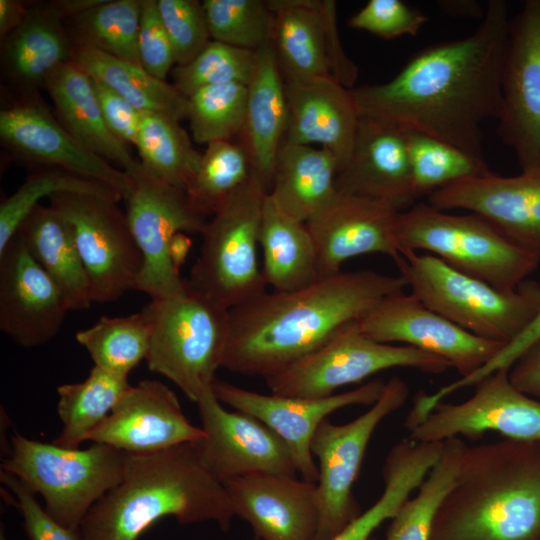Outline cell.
<instances>
[{
  "instance_id": "cell-22",
  "label": "cell",
  "mask_w": 540,
  "mask_h": 540,
  "mask_svg": "<svg viewBox=\"0 0 540 540\" xmlns=\"http://www.w3.org/2000/svg\"><path fill=\"white\" fill-rule=\"evenodd\" d=\"M204 436L203 429L185 416L174 391L160 381L143 380L130 387L85 441L143 454L196 442Z\"/></svg>"
},
{
  "instance_id": "cell-28",
  "label": "cell",
  "mask_w": 540,
  "mask_h": 540,
  "mask_svg": "<svg viewBox=\"0 0 540 540\" xmlns=\"http://www.w3.org/2000/svg\"><path fill=\"white\" fill-rule=\"evenodd\" d=\"M255 53L254 71L247 84L245 122L237 142L245 149L253 173L269 193L285 137L288 107L285 81L272 42Z\"/></svg>"
},
{
  "instance_id": "cell-35",
  "label": "cell",
  "mask_w": 540,
  "mask_h": 540,
  "mask_svg": "<svg viewBox=\"0 0 540 540\" xmlns=\"http://www.w3.org/2000/svg\"><path fill=\"white\" fill-rule=\"evenodd\" d=\"M73 61L142 113L160 114L179 122L188 118L189 99L142 66L87 46H75Z\"/></svg>"
},
{
  "instance_id": "cell-32",
  "label": "cell",
  "mask_w": 540,
  "mask_h": 540,
  "mask_svg": "<svg viewBox=\"0 0 540 540\" xmlns=\"http://www.w3.org/2000/svg\"><path fill=\"white\" fill-rule=\"evenodd\" d=\"M338 170L328 149L282 143L268 194L283 212L306 223L335 194Z\"/></svg>"
},
{
  "instance_id": "cell-47",
  "label": "cell",
  "mask_w": 540,
  "mask_h": 540,
  "mask_svg": "<svg viewBox=\"0 0 540 540\" xmlns=\"http://www.w3.org/2000/svg\"><path fill=\"white\" fill-rule=\"evenodd\" d=\"M178 66L189 64L211 42L203 4L197 0H157Z\"/></svg>"
},
{
  "instance_id": "cell-29",
  "label": "cell",
  "mask_w": 540,
  "mask_h": 540,
  "mask_svg": "<svg viewBox=\"0 0 540 540\" xmlns=\"http://www.w3.org/2000/svg\"><path fill=\"white\" fill-rule=\"evenodd\" d=\"M64 128L86 149L126 174L136 172L141 163L106 124L90 75L69 61L47 80L45 88Z\"/></svg>"
},
{
  "instance_id": "cell-8",
  "label": "cell",
  "mask_w": 540,
  "mask_h": 540,
  "mask_svg": "<svg viewBox=\"0 0 540 540\" xmlns=\"http://www.w3.org/2000/svg\"><path fill=\"white\" fill-rule=\"evenodd\" d=\"M125 453L103 443L85 449L43 443L15 433L1 470L16 476L63 526L80 529L90 509L121 480Z\"/></svg>"
},
{
  "instance_id": "cell-3",
  "label": "cell",
  "mask_w": 540,
  "mask_h": 540,
  "mask_svg": "<svg viewBox=\"0 0 540 540\" xmlns=\"http://www.w3.org/2000/svg\"><path fill=\"white\" fill-rule=\"evenodd\" d=\"M214 522L228 531L235 517L223 482L202 463L194 442L162 451L125 453L120 482L87 513L84 540H138L157 521Z\"/></svg>"
},
{
  "instance_id": "cell-33",
  "label": "cell",
  "mask_w": 540,
  "mask_h": 540,
  "mask_svg": "<svg viewBox=\"0 0 540 540\" xmlns=\"http://www.w3.org/2000/svg\"><path fill=\"white\" fill-rule=\"evenodd\" d=\"M262 273L273 291H293L320 276L314 242L306 223L283 212L266 194L259 229Z\"/></svg>"
},
{
  "instance_id": "cell-25",
  "label": "cell",
  "mask_w": 540,
  "mask_h": 540,
  "mask_svg": "<svg viewBox=\"0 0 540 540\" xmlns=\"http://www.w3.org/2000/svg\"><path fill=\"white\" fill-rule=\"evenodd\" d=\"M335 189L382 201L398 212L415 205L418 198L405 133L360 118L350 157L337 173Z\"/></svg>"
},
{
  "instance_id": "cell-54",
  "label": "cell",
  "mask_w": 540,
  "mask_h": 540,
  "mask_svg": "<svg viewBox=\"0 0 540 540\" xmlns=\"http://www.w3.org/2000/svg\"><path fill=\"white\" fill-rule=\"evenodd\" d=\"M30 3L20 0H0L1 41L17 29L29 11Z\"/></svg>"
},
{
  "instance_id": "cell-26",
  "label": "cell",
  "mask_w": 540,
  "mask_h": 540,
  "mask_svg": "<svg viewBox=\"0 0 540 540\" xmlns=\"http://www.w3.org/2000/svg\"><path fill=\"white\" fill-rule=\"evenodd\" d=\"M285 94L288 120L283 143L318 144L333 153L340 170L350 157L360 119L351 89L328 76L285 81Z\"/></svg>"
},
{
  "instance_id": "cell-5",
  "label": "cell",
  "mask_w": 540,
  "mask_h": 540,
  "mask_svg": "<svg viewBox=\"0 0 540 540\" xmlns=\"http://www.w3.org/2000/svg\"><path fill=\"white\" fill-rule=\"evenodd\" d=\"M395 264L410 293L423 304L487 340L509 343L540 310V283L535 280L502 290L434 255L412 250H403Z\"/></svg>"
},
{
  "instance_id": "cell-45",
  "label": "cell",
  "mask_w": 540,
  "mask_h": 540,
  "mask_svg": "<svg viewBox=\"0 0 540 540\" xmlns=\"http://www.w3.org/2000/svg\"><path fill=\"white\" fill-rule=\"evenodd\" d=\"M211 39L257 51L272 42L273 14L264 0H204Z\"/></svg>"
},
{
  "instance_id": "cell-6",
  "label": "cell",
  "mask_w": 540,
  "mask_h": 540,
  "mask_svg": "<svg viewBox=\"0 0 540 540\" xmlns=\"http://www.w3.org/2000/svg\"><path fill=\"white\" fill-rule=\"evenodd\" d=\"M395 230L403 250L434 255L502 290L518 287L540 262V256L472 212L455 214L417 202L397 213Z\"/></svg>"
},
{
  "instance_id": "cell-9",
  "label": "cell",
  "mask_w": 540,
  "mask_h": 540,
  "mask_svg": "<svg viewBox=\"0 0 540 540\" xmlns=\"http://www.w3.org/2000/svg\"><path fill=\"white\" fill-rule=\"evenodd\" d=\"M267 191L253 174L248 184L207 221L187 282L230 310L266 292L258 259L259 229Z\"/></svg>"
},
{
  "instance_id": "cell-38",
  "label": "cell",
  "mask_w": 540,
  "mask_h": 540,
  "mask_svg": "<svg viewBox=\"0 0 540 540\" xmlns=\"http://www.w3.org/2000/svg\"><path fill=\"white\" fill-rule=\"evenodd\" d=\"M142 0H100L68 19L74 46H87L141 65L138 32ZM67 21V20H66Z\"/></svg>"
},
{
  "instance_id": "cell-1",
  "label": "cell",
  "mask_w": 540,
  "mask_h": 540,
  "mask_svg": "<svg viewBox=\"0 0 540 540\" xmlns=\"http://www.w3.org/2000/svg\"><path fill=\"white\" fill-rule=\"evenodd\" d=\"M503 0H489L476 30L426 46L389 81L352 88L360 118L416 132L484 159L482 125L499 119L509 25Z\"/></svg>"
},
{
  "instance_id": "cell-19",
  "label": "cell",
  "mask_w": 540,
  "mask_h": 540,
  "mask_svg": "<svg viewBox=\"0 0 540 540\" xmlns=\"http://www.w3.org/2000/svg\"><path fill=\"white\" fill-rule=\"evenodd\" d=\"M2 144L19 161L50 165L105 183L123 200L129 176L79 143L53 115L39 93L16 95L0 110Z\"/></svg>"
},
{
  "instance_id": "cell-41",
  "label": "cell",
  "mask_w": 540,
  "mask_h": 540,
  "mask_svg": "<svg viewBox=\"0 0 540 540\" xmlns=\"http://www.w3.org/2000/svg\"><path fill=\"white\" fill-rule=\"evenodd\" d=\"M58 193L91 194L117 202L123 199L117 190L105 183L58 166H36L18 189L0 204V251L40 200Z\"/></svg>"
},
{
  "instance_id": "cell-50",
  "label": "cell",
  "mask_w": 540,
  "mask_h": 540,
  "mask_svg": "<svg viewBox=\"0 0 540 540\" xmlns=\"http://www.w3.org/2000/svg\"><path fill=\"white\" fill-rule=\"evenodd\" d=\"M138 50L142 67L152 76L165 80L176 60L157 0H142Z\"/></svg>"
},
{
  "instance_id": "cell-37",
  "label": "cell",
  "mask_w": 540,
  "mask_h": 540,
  "mask_svg": "<svg viewBox=\"0 0 540 540\" xmlns=\"http://www.w3.org/2000/svg\"><path fill=\"white\" fill-rule=\"evenodd\" d=\"M467 445L461 438L443 443L441 454L414 497L391 519L386 540H431L439 510L453 487Z\"/></svg>"
},
{
  "instance_id": "cell-31",
  "label": "cell",
  "mask_w": 540,
  "mask_h": 540,
  "mask_svg": "<svg viewBox=\"0 0 540 540\" xmlns=\"http://www.w3.org/2000/svg\"><path fill=\"white\" fill-rule=\"evenodd\" d=\"M16 234L56 283L69 310L88 309L93 303L89 282L68 221L51 205L40 203Z\"/></svg>"
},
{
  "instance_id": "cell-14",
  "label": "cell",
  "mask_w": 540,
  "mask_h": 540,
  "mask_svg": "<svg viewBox=\"0 0 540 540\" xmlns=\"http://www.w3.org/2000/svg\"><path fill=\"white\" fill-rule=\"evenodd\" d=\"M501 93L497 135L521 171L540 168V0H527L509 20Z\"/></svg>"
},
{
  "instance_id": "cell-16",
  "label": "cell",
  "mask_w": 540,
  "mask_h": 540,
  "mask_svg": "<svg viewBox=\"0 0 540 540\" xmlns=\"http://www.w3.org/2000/svg\"><path fill=\"white\" fill-rule=\"evenodd\" d=\"M359 325L376 341L412 346L446 360L459 378L475 373L505 345L464 330L404 291L379 301Z\"/></svg>"
},
{
  "instance_id": "cell-51",
  "label": "cell",
  "mask_w": 540,
  "mask_h": 540,
  "mask_svg": "<svg viewBox=\"0 0 540 540\" xmlns=\"http://www.w3.org/2000/svg\"><path fill=\"white\" fill-rule=\"evenodd\" d=\"M539 340L540 310L528 326L512 341L505 344L487 364L467 377L458 378L457 380L440 387L430 394V402L436 404L460 389L475 386L480 380L497 370L509 369L530 346Z\"/></svg>"
},
{
  "instance_id": "cell-39",
  "label": "cell",
  "mask_w": 540,
  "mask_h": 540,
  "mask_svg": "<svg viewBox=\"0 0 540 540\" xmlns=\"http://www.w3.org/2000/svg\"><path fill=\"white\" fill-rule=\"evenodd\" d=\"M135 146L143 168L156 178L186 191L201 158L179 121L142 113Z\"/></svg>"
},
{
  "instance_id": "cell-42",
  "label": "cell",
  "mask_w": 540,
  "mask_h": 540,
  "mask_svg": "<svg viewBox=\"0 0 540 540\" xmlns=\"http://www.w3.org/2000/svg\"><path fill=\"white\" fill-rule=\"evenodd\" d=\"M253 174L250 159L238 142H211L201 153L185 193L201 214L213 216L248 184Z\"/></svg>"
},
{
  "instance_id": "cell-55",
  "label": "cell",
  "mask_w": 540,
  "mask_h": 540,
  "mask_svg": "<svg viewBox=\"0 0 540 540\" xmlns=\"http://www.w3.org/2000/svg\"><path fill=\"white\" fill-rule=\"evenodd\" d=\"M440 7L452 16L483 18L485 11L475 1H441Z\"/></svg>"
},
{
  "instance_id": "cell-52",
  "label": "cell",
  "mask_w": 540,
  "mask_h": 540,
  "mask_svg": "<svg viewBox=\"0 0 540 540\" xmlns=\"http://www.w3.org/2000/svg\"><path fill=\"white\" fill-rule=\"evenodd\" d=\"M95 93L106 124L125 144H136L142 112L105 84L93 79Z\"/></svg>"
},
{
  "instance_id": "cell-27",
  "label": "cell",
  "mask_w": 540,
  "mask_h": 540,
  "mask_svg": "<svg viewBox=\"0 0 540 540\" xmlns=\"http://www.w3.org/2000/svg\"><path fill=\"white\" fill-rule=\"evenodd\" d=\"M51 1L30 4L22 24L4 38L1 68L16 95L36 94L62 65L73 60L74 44Z\"/></svg>"
},
{
  "instance_id": "cell-17",
  "label": "cell",
  "mask_w": 540,
  "mask_h": 540,
  "mask_svg": "<svg viewBox=\"0 0 540 540\" xmlns=\"http://www.w3.org/2000/svg\"><path fill=\"white\" fill-rule=\"evenodd\" d=\"M384 386L385 381L376 378L356 389L328 397L302 398L262 394L216 379L212 390L222 404L257 418L275 432L288 446L301 478L316 483L319 471L311 442L318 426L339 409L371 406L379 399Z\"/></svg>"
},
{
  "instance_id": "cell-36",
  "label": "cell",
  "mask_w": 540,
  "mask_h": 540,
  "mask_svg": "<svg viewBox=\"0 0 540 540\" xmlns=\"http://www.w3.org/2000/svg\"><path fill=\"white\" fill-rule=\"evenodd\" d=\"M127 377L93 366L87 378L57 388V411L62 430L52 441L65 448H80L86 436L111 413L130 389Z\"/></svg>"
},
{
  "instance_id": "cell-44",
  "label": "cell",
  "mask_w": 540,
  "mask_h": 540,
  "mask_svg": "<svg viewBox=\"0 0 540 540\" xmlns=\"http://www.w3.org/2000/svg\"><path fill=\"white\" fill-rule=\"evenodd\" d=\"M188 120L198 144L233 141L242 132L247 105V85L228 83L208 86L189 98Z\"/></svg>"
},
{
  "instance_id": "cell-43",
  "label": "cell",
  "mask_w": 540,
  "mask_h": 540,
  "mask_svg": "<svg viewBox=\"0 0 540 540\" xmlns=\"http://www.w3.org/2000/svg\"><path fill=\"white\" fill-rule=\"evenodd\" d=\"M404 133L418 199L460 180L492 172L484 159L473 157L449 143L421 133Z\"/></svg>"
},
{
  "instance_id": "cell-56",
  "label": "cell",
  "mask_w": 540,
  "mask_h": 540,
  "mask_svg": "<svg viewBox=\"0 0 540 540\" xmlns=\"http://www.w3.org/2000/svg\"><path fill=\"white\" fill-rule=\"evenodd\" d=\"M0 540H8L6 535H5V531H4V527L3 525H1V528H0Z\"/></svg>"
},
{
  "instance_id": "cell-4",
  "label": "cell",
  "mask_w": 540,
  "mask_h": 540,
  "mask_svg": "<svg viewBox=\"0 0 540 540\" xmlns=\"http://www.w3.org/2000/svg\"><path fill=\"white\" fill-rule=\"evenodd\" d=\"M431 540H540V441L467 445Z\"/></svg>"
},
{
  "instance_id": "cell-49",
  "label": "cell",
  "mask_w": 540,
  "mask_h": 540,
  "mask_svg": "<svg viewBox=\"0 0 540 540\" xmlns=\"http://www.w3.org/2000/svg\"><path fill=\"white\" fill-rule=\"evenodd\" d=\"M0 481L9 491L10 501L19 510L29 540H84L80 529H70L50 516L36 500V494L16 476L0 471Z\"/></svg>"
},
{
  "instance_id": "cell-10",
  "label": "cell",
  "mask_w": 540,
  "mask_h": 540,
  "mask_svg": "<svg viewBox=\"0 0 540 540\" xmlns=\"http://www.w3.org/2000/svg\"><path fill=\"white\" fill-rule=\"evenodd\" d=\"M393 368L440 375L452 367L446 360L412 346L376 341L355 321L319 349L264 379L274 395L322 398Z\"/></svg>"
},
{
  "instance_id": "cell-2",
  "label": "cell",
  "mask_w": 540,
  "mask_h": 540,
  "mask_svg": "<svg viewBox=\"0 0 540 540\" xmlns=\"http://www.w3.org/2000/svg\"><path fill=\"white\" fill-rule=\"evenodd\" d=\"M406 287L400 275L356 270L293 291H266L228 310L222 368L266 378L319 349L379 301Z\"/></svg>"
},
{
  "instance_id": "cell-12",
  "label": "cell",
  "mask_w": 540,
  "mask_h": 540,
  "mask_svg": "<svg viewBox=\"0 0 540 540\" xmlns=\"http://www.w3.org/2000/svg\"><path fill=\"white\" fill-rule=\"evenodd\" d=\"M126 218L143 259L136 290L151 300L166 299L184 288L171 247L179 233H202L207 217L190 202L185 191L156 178L143 166L127 174Z\"/></svg>"
},
{
  "instance_id": "cell-11",
  "label": "cell",
  "mask_w": 540,
  "mask_h": 540,
  "mask_svg": "<svg viewBox=\"0 0 540 540\" xmlns=\"http://www.w3.org/2000/svg\"><path fill=\"white\" fill-rule=\"evenodd\" d=\"M408 396V384L394 376L385 382L379 399L363 414L344 424L325 419L316 429L311 442L319 471L315 540L332 538L362 512L352 489L367 446L378 425L403 407Z\"/></svg>"
},
{
  "instance_id": "cell-48",
  "label": "cell",
  "mask_w": 540,
  "mask_h": 540,
  "mask_svg": "<svg viewBox=\"0 0 540 540\" xmlns=\"http://www.w3.org/2000/svg\"><path fill=\"white\" fill-rule=\"evenodd\" d=\"M428 21L420 10L401 0H370L348 20V25L384 39L416 36Z\"/></svg>"
},
{
  "instance_id": "cell-34",
  "label": "cell",
  "mask_w": 540,
  "mask_h": 540,
  "mask_svg": "<svg viewBox=\"0 0 540 540\" xmlns=\"http://www.w3.org/2000/svg\"><path fill=\"white\" fill-rule=\"evenodd\" d=\"M442 448V442H417L409 438L395 444L384 461V489L379 498L328 540H370L375 530L391 520L418 489Z\"/></svg>"
},
{
  "instance_id": "cell-58",
  "label": "cell",
  "mask_w": 540,
  "mask_h": 540,
  "mask_svg": "<svg viewBox=\"0 0 540 540\" xmlns=\"http://www.w3.org/2000/svg\"><path fill=\"white\" fill-rule=\"evenodd\" d=\"M370 540H374V539L371 538Z\"/></svg>"
},
{
  "instance_id": "cell-53",
  "label": "cell",
  "mask_w": 540,
  "mask_h": 540,
  "mask_svg": "<svg viewBox=\"0 0 540 540\" xmlns=\"http://www.w3.org/2000/svg\"><path fill=\"white\" fill-rule=\"evenodd\" d=\"M509 376L519 390L540 400V340L513 363Z\"/></svg>"
},
{
  "instance_id": "cell-20",
  "label": "cell",
  "mask_w": 540,
  "mask_h": 540,
  "mask_svg": "<svg viewBox=\"0 0 540 540\" xmlns=\"http://www.w3.org/2000/svg\"><path fill=\"white\" fill-rule=\"evenodd\" d=\"M397 213L382 201L336 191L306 222L320 278L341 272L347 260L360 255L384 254L395 262L403 252Z\"/></svg>"
},
{
  "instance_id": "cell-7",
  "label": "cell",
  "mask_w": 540,
  "mask_h": 540,
  "mask_svg": "<svg viewBox=\"0 0 540 540\" xmlns=\"http://www.w3.org/2000/svg\"><path fill=\"white\" fill-rule=\"evenodd\" d=\"M151 325L148 369L174 383L197 403L212 389L222 367L228 310L193 289L187 280L173 296L151 300L142 309Z\"/></svg>"
},
{
  "instance_id": "cell-23",
  "label": "cell",
  "mask_w": 540,
  "mask_h": 540,
  "mask_svg": "<svg viewBox=\"0 0 540 540\" xmlns=\"http://www.w3.org/2000/svg\"><path fill=\"white\" fill-rule=\"evenodd\" d=\"M433 207L479 214L540 256V168L504 177L493 172L460 180L428 196Z\"/></svg>"
},
{
  "instance_id": "cell-40",
  "label": "cell",
  "mask_w": 540,
  "mask_h": 540,
  "mask_svg": "<svg viewBox=\"0 0 540 540\" xmlns=\"http://www.w3.org/2000/svg\"><path fill=\"white\" fill-rule=\"evenodd\" d=\"M75 338L87 350L94 366L128 377L147 357L151 325L143 310L128 316H102L92 326L78 331Z\"/></svg>"
},
{
  "instance_id": "cell-13",
  "label": "cell",
  "mask_w": 540,
  "mask_h": 540,
  "mask_svg": "<svg viewBox=\"0 0 540 540\" xmlns=\"http://www.w3.org/2000/svg\"><path fill=\"white\" fill-rule=\"evenodd\" d=\"M117 201L91 194L58 193L49 205L70 224L92 302L110 303L137 287L143 259Z\"/></svg>"
},
{
  "instance_id": "cell-57",
  "label": "cell",
  "mask_w": 540,
  "mask_h": 540,
  "mask_svg": "<svg viewBox=\"0 0 540 540\" xmlns=\"http://www.w3.org/2000/svg\"><path fill=\"white\" fill-rule=\"evenodd\" d=\"M252 540H260V539H258V538H256V537H253V539H252Z\"/></svg>"
},
{
  "instance_id": "cell-21",
  "label": "cell",
  "mask_w": 540,
  "mask_h": 540,
  "mask_svg": "<svg viewBox=\"0 0 540 540\" xmlns=\"http://www.w3.org/2000/svg\"><path fill=\"white\" fill-rule=\"evenodd\" d=\"M66 300L19 235L0 251V329L24 348L41 346L60 331Z\"/></svg>"
},
{
  "instance_id": "cell-46",
  "label": "cell",
  "mask_w": 540,
  "mask_h": 540,
  "mask_svg": "<svg viewBox=\"0 0 540 540\" xmlns=\"http://www.w3.org/2000/svg\"><path fill=\"white\" fill-rule=\"evenodd\" d=\"M256 61L255 51L211 40L189 64L172 70L173 85L187 98L199 89L228 83L247 85Z\"/></svg>"
},
{
  "instance_id": "cell-30",
  "label": "cell",
  "mask_w": 540,
  "mask_h": 540,
  "mask_svg": "<svg viewBox=\"0 0 540 540\" xmlns=\"http://www.w3.org/2000/svg\"><path fill=\"white\" fill-rule=\"evenodd\" d=\"M272 45L285 81L331 76L326 48L328 0H267Z\"/></svg>"
},
{
  "instance_id": "cell-18",
  "label": "cell",
  "mask_w": 540,
  "mask_h": 540,
  "mask_svg": "<svg viewBox=\"0 0 540 540\" xmlns=\"http://www.w3.org/2000/svg\"><path fill=\"white\" fill-rule=\"evenodd\" d=\"M196 404L205 436L194 444L204 466L219 481L251 474L297 477L288 446L260 420L226 410L212 389Z\"/></svg>"
},
{
  "instance_id": "cell-24",
  "label": "cell",
  "mask_w": 540,
  "mask_h": 540,
  "mask_svg": "<svg viewBox=\"0 0 540 540\" xmlns=\"http://www.w3.org/2000/svg\"><path fill=\"white\" fill-rule=\"evenodd\" d=\"M235 516L260 540H315L316 483L282 474H251L223 482Z\"/></svg>"
},
{
  "instance_id": "cell-15",
  "label": "cell",
  "mask_w": 540,
  "mask_h": 540,
  "mask_svg": "<svg viewBox=\"0 0 540 540\" xmlns=\"http://www.w3.org/2000/svg\"><path fill=\"white\" fill-rule=\"evenodd\" d=\"M489 432L517 441H540V400L519 390L510 380L509 369L497 370L480 380L472 396L463 402L437 403L409 431V439L444 442Z\"/></svg>"
}]
</instances>
